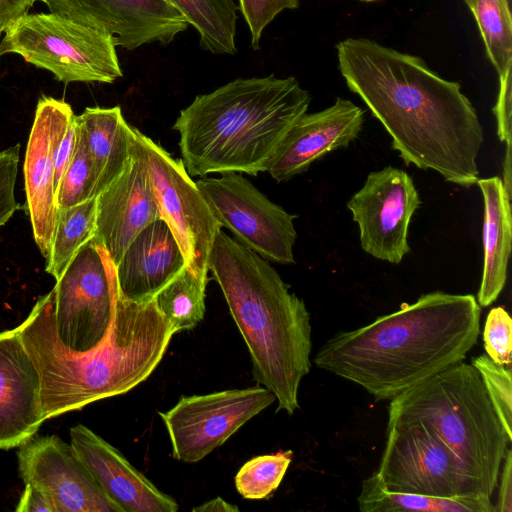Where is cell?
<instances>
[{"mask_svg":"<svg viewBox=\"0 0 512 512\" xmlns=\"http://www.w3.org/2000/svg\"><path fill=\"white\" fill-rule=\"evenodd\" d=\"M420 204L414 182L404 170L387 166L368 174L347 202L362 249L376 259L400 263L410 252L409 225Z\"/></svg>","mask_w":512,"mask_h":512,"instance_id":"4fadbf2b","label":"cell"},{"mask_svg":"<svg viewBox=\"0 0 512 512\" xmlns=\"http://www.w3.org/2000/svg\"><path fill=\"white\" fill-rule=\"evenodd\" d=\"M398 423L430 429L456 455L477 492L492 497L511 440L472 364L455 363L390 400L387 424Z\"/></svg>","mask_w":512,"mask_h":512,"instance_id":"8992f818","label":"cell"},{"mask_svg":"<svg viewBox=\"0 0 512 512\" xmlns=\"http://www.w3.org/2000/svg\"><path fill=\"white\" fill-rule=\"evenodd\" d=\"M362 512H495L491 498L482 495L435 497L388 491L376 474L366 478L357 498Z\"/></svg>","mask_w":512,"mask_h":512,"instance_id":"cb8c5ba5","label":"cell"},{"mask_svg":"<svg viewBox=\"0 0 512 512\" xmlns=\"http://www.w3.org/2000/svg\"><path fill=\"white\" fill-rule=\"evenodd\" d=\"M36 1L43 0H0V37L15 20L28 13Z\"/></svg>","mask_w":512,"mask_h":512,"instance_id":"f35d334b","label":"cell"},{"mask_svg":"<svg viewBox=\"0 0 512 512\" xmlns=\"http://www.w3.org/2000/svg\"><path fill=\"white\" fill-rule=\"evenodd\" d=\"M96 199L93 238L117 265L133 239L161 218L145 166L133 152L122 174Z\"/></svg>","mask_w":512,"mask_h":512,"instance_id":"ac0fdd59","label":"cell"},{"mask_svg":"<svg viewBox=\"0 0 512 512\" xmlns=\"http://www.w3.org/2000/svg\"><path fill=\"white\" fill-rule=\"evenodd\" d=\"M199 35L201 48L216 55L237 53L234 0H170Z\"/></svg>","mask_w":512,"mask_h":512,"instance_id":"d4e9b609","label":"cell"},{"mask_svg":"<svg viewBox=\"0 0 512 512\" xmlns=\"http://www.w3.org/2000/svg\"><path fill=\"white\" fill-rule=\"evenodd\" d=\"M363 124V109L340 97L324 110L305 113L286 133L267 172L278 182L290 180L327 153L348 147Z\"/></svg>","mask_w":512,"mask_h":512,"instance_id":"e0dca14e","label":"cell"},{"mask_svg":"<svg viewBox=\"0 0 512 512\" xmlns=\"http://www.w3.org/2000/svg\"><path fill=\"white\" fill-rule=\"evenodd\" d=\"M74 115L64 100L41 97L27 143L23 167L27 206L34 240L45 258L50 251L58 214L55 150Z\"/></svg>","mask_w":512,"mask_h":512,"instance_id":"2e32d148","label":"cell"},{"mask_svg":"<svg viewBox=\"0 0 512 512\" xmlns=\"http://www.w3.org/2000/svg\"><path fill=\"white\" fill-rule=\"evenodd\" d=\"M252 362L254 379L272 392L277 411L299 408L311 368L310 314L268 260L220 230L208 262Z\"/></svg>","mask_w":512,"mask_h":512,"instance_id":"277c9868","label":"cell"},{"mask_svg":"<svg viewBox=\"0 0 512 512\" xmlns=\"http://www.w3.org/2000/svg\"><path fill=\"white\" fill-rule=\"evenodd\" d=\"M70 444L108 498L121 512H176L177 502L161 492L110 443L83 424L70 429Z\"/></svg>","mask_w":512,"mask_h":512,"instance_id":"d6986e66","label":"cell"},{"mask_svg":"<svg viewBox=\"0 0 512 512\" xmlns=\"http://www.w3.org/2000/svg\"><path fill=\"white\" fill-rule=\"evenodd\" d=\"M311 96L293 76L238 78L198 95L173 124L190 176L267 172Z\"/></svg>","mask_w":512,"mask_h":512,"instance_id":"5b68a950","label":"cell"},{"mask_svg":"<svg viewBox=\"0 0 512 512\" xmlns=\"http://www.w3.org/2000/svg\"><path fill=\"white\" fill-rule=\"evenodd\" d=\"M97 199L59 209L48 256L46 272L57 280L78 250L95 234Z\"/></svg>","mask_w":512,"mask_h":512,"instance_id":"484cf974","label":"cell"},{"mask_svg":"<svg viewBox=\"0 0 512 512\" xmlns=\"http://www.w3.org/2000/svg\"><path fill=\"white\" fill-rule=\"evenodd\" d=\"M275 400L260 386L182 396L171 409L159 412L172 456L185 463L201 461Z\"/></svg>","mask_w":512,"mask_h":512,"instance_id":"7c38bea8","label":"cell"},{"mask_svg":"<svg viewBox=\"0 0 512 512\" xmlns=\"http://www.w3.org/2000/svg\"><path fill=\"white\" fill-rule=\"evenodd\" d=\"M51 13L109 32L117 47L170 44L189 25L170 0H43Z\"/></svg>","mask_w":512,"mask_h":512,"instance_id":"9a60e30c","label":"cell"},{"mask_svg":"<svg viewBox=\"0 0 512 512\" xmlns=\"http://www.w3.org/2000/svg\"><path fill=\"white\" fill-rule=\"evenodd\" d=\"M292 460V451L254 457L235 476V487L244 499H267L280 485Z\"/></svg>","mask_w":512,"mask_h":512,"instance_id":"f1b7e54d","label":"cell"},{"mask_svg":"<svg viewBox=\"0 0 512 512\" xmlns=\"http://www.w3.org/2000/svg\"><path fill=\"white\" fill-rule=\"evenodd\" d=\"M386 436L375 473L386 490L435 497L480 495L453 451L424 425L387 424Z\"/></svg>","mask_w":512,"mask_h":512,"instance_id":"8fae6325","label":"cell"},{"mask_svg":"<svg viewBox=\"0 0 512 512\" xmlns=\"http://www.w3.org/2000/svg\"><path fill=\"white\" fill-rule=\"evenodd\" d=\"M500 88L497 102L493 108L497 120V133L501 142L506 143V154L503 163L504 185H511V92L512 68L499 77Z\"/></svg>","mask_w":512,"mask_h":512,"instance_id":"e575fe53","label":"cell"},{"mask_svg":"<svg viewBox=\"0 0 512 512\" xmlns=\"http://www.w3.org/2000/svg\"><path fill=\"white\" fill-rule=\"evenodd\" d=\"M20 159V144L0 152V227L18 209L15 187Z\"/></svg>","mask_w":512,"mask_h":512,"instance_id":"836d02e7","label":"cell"},{"mask_svg":"<svg viewBox=\"0 0 512 512\" xmlns=\"http://www.w3.org/2000/svg\"><path fill=\"white\" fill-rule=\"evenodd\" d=\"M360 1H363V2H374V1H377V0H360Z\"/></svg>","mask_w":512,"mask_h":512,"instance_id":"60d3db41","label":"cell"},{"mask_svg":"<svg viewBox=\"0 0 512 512\" xmlns=\"http://www.w3.org/2000/svg\"><path fill=\"white\" fill-rule=\"evenodd\" d=\"M196 185L221 227L268 261L295 262L296 215L271 201L237 172L204 177Z\"/></svg>","mask_w":512,"mask_h":512,"instance_id":"30bf717a","label":"cell"},{"mask_svg":"<svg viewBox=\"0 0 512 512\" xmlns=\"http://www.w3.org/2000/svg\"><path fill=\"white\" fill-rule=\"evenodd\" d=\"M53 322L61 345L83 355L108 339L119 291L115 265L94 239L72 258L53 287Z\"/></svg>","mask_w":512,"mask_h":512,"instance_id":"ba28073f","label":"cell"},{"mask_svg":"<svg viewBox=\"0 0 512 512\" xmlns=\"http://www.w3.org/2000/svg\"><path fill=\"white\" fill-rule=\"evenodd\" d=\"M75 117L76 115H74V117L69 122L55 150L54 165L56 190L76 150L78 141V126Z\"/></svg>","mask_w":512,"mask_h":512,"instance_id":"d590c367","label":"cell"},{"mask_svg":"<svg viewBox=\"0 0 512 512\" xmlns=\"http://www.w3.org/2000/svg\"><path fill=\"white\" fill-rule=\"evenodd\" d=\"M483 342L486 354L497 364L510 366L512 319L502 306L494 307L486 317Z\"/></svg>","mask_w":512,"mask_h":512,"instance_id":"1f68e13d","label":"cell"},{"mask_svg":"<svg viewBox=\"0 0 512 512\" xmlns=\"http://www.w3.org/2000/svg\"><path fill=\"white\" fill-rule=\"evenodd\" d=\"M132 152L145 166L160 217L176 238L186 267L208 281V262L221 225L182 159H174L162 146L138 129Z\"/></svg>","mask_w":512,"mask_h":512,"instance_id":"9c48e42d","label":"cell"},{"mask_svg":"<svg viewBox=\"0 0 512 512\" xmlns=\"http://www.w3.org/2000/svg\"><path fill=\"white\" fill-rule=\"evenodd\" d=\"M250 32V47L260 48L262 34L265 28L284 10L299 7V0H237Z\"/></svg>","mask_w":512,"mask_h":512,"instance_id":"d6a6232c","label":"cell"},{"mask_svg":"<svg viewBox=\"0 0 512 512\" xmlns=\"http://www.w3.org/2000/svg\"><path fill=\"white\" fill-rule=\"evenodd\" d=\"M0 41H1V37H0Z\"/></svg>","mask_w":512,"mask_h":512,"instance_id":"b9f144b4","label":"cell"},{"mask_svg":"<svg viewBox=\"0 0 512 512\" xmlns=\"http://www.w3.org/2000/svg\"><path fill=\"white\" fill-rule=\"evenodd\" d=\"M75 119L93 166L98 196L129 164L136 128L126 122L119 106L87 107Z\"/></svg>","mask_w":512,"mask_h":512,"instance_id":"7402d4cb","label":"cell"},{"mask_svg":"<svg viewBox=\"0 0 512 512\" xmlns=\"http://www.w3.org/2000/svg\"><path fill=\"white\" fill-rule=\"evenodd\" d=\"M471 364L478 371L491 404L512 441V375L510 366L495 363L486 353L472 358Z\"/></svg>","mask_w":512,"mask_h":512,"instance_id":"4dcf8cb0","label":"cell"},{"mask_svg":"<svg viewBox=\"0 0 512 512\" xmlns=\"http://www.w3.org/2000/svg\"><path fill=\"white\" fill-rule=\"evenodd\" d=\"M184 267L186 261L176 238L159 218L133 239L115 265L119 297L135 302L152 300Z\"/></svg>","mask_w":512,"mask_h":512,"instance_id":"44dd1931","label":"cell"},{"mask_svg":"<svg viewBox=\"0 0 512 512\" xmlns=\"http://www.w3.org/2000/svg\"><path fill=\"white\" fill-rule=\"evenodd\" d=\"M17 512H55L46 495L33 485L25 484L15 509Z\"/></svg>","mask_w":512,"mask_h":512,"instance_id":"74e56055","label":"cell"},{"mask_svg":"<svg viewBox=\"0 0 512 512\" xmlns=\"http://www.w3.org/2000/svg\"><path fill=\"white\" fill-rule=\"evenodd\" d=\"M207 282L184 267L154 297L159 311L171 323L174 333L193 329L205 315Z\"/></svg>","mask_w":512,"mask_h":512,"instance_id":"4316f807","label":"cell"},{"mask_svg":"<svg viewBox=\"0 0 512 512\" xmlns=\"http://www.w3.org/2000/svg\"><path fill=\"white\" fill-rule=\"evenodd\" d=\"M502 471L499 472L500 483L498 486V500L495 510L497 512L512 511V451L507 449L502 462Z\"/></svg>","mask_w":512,"mask_h":512,"instance_id":"8d00e7d4","label":"cell"},{"mask_svg":"<svg viewBox=\"0 0 512 512\" xmlns=\"http://www.w3.org/2000/svg\"><path fill=\"white\" fill-rule=\"evenodd\" d=\"M480 316L472 294L430 292L368 325L335 334L314 363L376 401L392 400L464 360L478 340Z\"/></svg>","mask_w":512,"mask_h":512,"instance_id":"7a4b0ae2","label":"cell"},{"mask_svg":"<svg viewBox=\"0 0 512 512\" xmlns=\"http://www.w3.org/2000/svg\"><path fill=\"white\" fill-rule=\"evenodd\" d=\"M336 48L348 88L380 121L406 165L463 187L477 182L483 128L458 82L443 79L418 56L370 39L348 38Z\"/></svg>","mask_w":512,"mask_h":512,"instance_id":"6da1fadb","label":"cell"},{"mask_svg":"<svg viewBox=\"0 0 512 512\" xmlns=\"http://www.w3.org/2000/svg\"><path fill=\"white\" fill-rule=\"evenodd\" d=\"M193 512H238L239 508L226 502L221 497H216L192 509Z\"/></svg>","mask_w":512,"mask_h":512,"instance_id":"ab89813d","label":"cell"},{"mask_svg":"<svg viewBox=\"0 0 512 512\" xmlns=\"http://www.w3.org/2000/svg\"><path fill=\"white\" fill-rule=\"evenodd\" d=\"M18 447L23 483L41 490L55 512H121L72 445L57 435L32 437Z\"/></svg>","mask_w":512,"mask_h":512,"instance_id":"5bb4252c","label":"cell"},{"mask_svg":"<svg viewBox=\"0 0 512 512\" xmlns=\"http://www.w3.org/2000/svg\"><path fill=\"white\" fill-rule=\"evenodd\" d=\"M53 304L51 290L17 326L40 375L44 420L129 392L157 368L175 334L154 299L135 302L119 297L107 341L91 353L77 355L56 335Z\"/></svg>","mask_w":512,"mask_h":512,"instance_id":"3957f363","label":"cell"},{"mask_svg":"<svg viewBox=\"0 0 512 512\" xmlns=\"http://www.w3.org/2000/svg\"><path fill=\"white\" fill-rule=\"evenodd\" d=\"M472 12L487 57L499 77L512 68V19L509 0H464Z\"/></svg>","mask_w":512,"mask_h":512,"instance_id":"83f0119b","label":"cell"},{"mask_svg":"<svg viewBox=\"0 0 512 512\" xmlns=\"http://www.w3.org/2000/svg\"><path fill=\"white\" fill-rule=\"evenodd\" d=\"M41 381L17 327L0 332V449L20 446L45 421Z\"/></svg>","mask_w":512,"mask_h":512,"instance_id":"ffe728a7","label":"cell"},{"mask_svg":"<svg viewBox=\"0 0 512 512\" xmlns=\"http://www.w3.org/2000/svg\"><path fill=\"white\" fill-rule=\"evenodd\" d=\"M96 196L93 166L78 130L74 156L56 190L58 210L80 204Z\"/></svg>","mask_w":512,"mask_h":512,"instance_id":"f546056e","label":"cell"},{"mask_svg":"<svg viewBox=\"0 0 512 512\" xmlns=\"http://www.w3.org/2000/svg\"><path fill=\"white\" fill-rule=\"evenodd\" d=\"M113 36L54 13L25 14L0 41V57L21 56L61 82L113 83L123 77Z\"/></svg>","mask_w":512,"mask_h":512,"instance_id":"52a82bcc","label":"cell"},{"mask_svg":"<svg viewBox=\"0 0 512 512\" xmlns=\"http://www.w3.org/2000/svg\"><path fill=\"white\" fill-rule=\"evenodd\" d=\"M476 183L484 202V265L477 302L486 307L498 298L506 284L512 238L511 197L497 176L481 178Z\"/></svg>","mask_w":512,"mask_h":512,"instance_id":"603a6c76","label":"cell"}]
</instances>
